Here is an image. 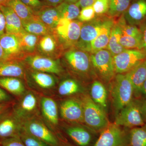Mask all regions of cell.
Segmentation results:
<instances>
[{
    "mask_svg": "<svg viewBox=\"0 0 146 146\" xmlns=\"http://www.w3.org/2000/svg\"><path fill=\"white\" fill-rule=\"evenodd\" d=\"M83 110L84 124L97 132H100L110 122L104 110L92 100L89 94L79 95Z\"/></svg>",
    "mask_w": 146,
    "mask_h": 146,
    "instance_id": "cell-1",
    "label": "cell"
},
{
    "mask_svg": "<svg viewBox=\"0 0 146 146\" xmlns=\"http://www.w3.org/2000/svg\"><path fill=\"white\" fill-rule=\"evenodd\" d=\"M112 81L110 95L112 106L117 114L133 100L134 90L131 82L125 74H116Z\"/></svg>",
    "mask_w": 146,
    "mask_h": 146,
    "instance_id": "cell-2",
    "label": "cell"
},
{
    "mask_svg": "<svg viewBox=\"0 0 146 146\" xmlns=\"http://www.w3.org/2000/svg\"><path fill=\"white\" fill-rule=\"evenodd\" d=\"M41 96L35 91L27 90L23 95L15 100L12 108L23 123L40 115Z\"/></svg>",
    "mask_w": 146,
    "mask_h": 146,
    "instance_id": "cell-3",
    "label": "cell"
},
{
    "mask_svg": "<svg viewBox=\"0 0 146 146\" xmlns=\"http://www.w3.org/2000/svg\"><path fill=\"white\" fill-rule=\"evenodd\" d=\"M83 24L78 20L60 18L54 31L60 44L67 48L75 46L79 39Z\"/></svg>",
    "mask_w": 146,
    "mask_h": 146,
    "instance_id": "cell-4",
    "label": "cell"
},
{
    "mask_svg": "<svg viewBox=\"0 0 146 146\" xmlns=\"http://www.w3.org/2000/svg\"><path fill=\"white\" fill-rule=\"evenodd\" d=\"M91 63L94 72L105 83L112 81L116 75L113 56L108 50L102 49L92 54Z\"/></svg>",
    "mask_w": 146,
    "mask_h": 146,
    "instance_id": "cell-5",
    "label": "cell"
},
{
    "mask_svg": "<svg viewBox=\"0 0 146 146\" xmlns=\"http://www.w3.org/2000/svg\"><path fill=\"white\" fill-rule=\"evenodd\" d=\"M65 58L71 70L83 78H88L94 70L91 56L77 48L68 51L65 53Z\"/></svg>",
    "mask_w": 146,
    "mask_h": 146,
    "instance_id": "cell-6",
    "label": "cell"
},
{
    "mask_svg": "<svg viewBox=\"0 0 146 146\" xmlns=\"http://www.w3.org/2000/svg\"><path fill=\"white\" fill-rule=\"evenodd\" d=\"M100 133L93 146H130L129 130L124 129L114 123L110 122Z\"/></svg>",
    "mask_w": 146,
    "mask_h": 146,
    "instance_id": "cell-7",
    "label": "cell"
},
{
    "mask_svg": "<svg viewBox=\"0 0 146 146\" xmlns=\"http://www.w3.org/2000/svg\"><path fill=\"white\" fill-rule=\"evenodd\" d=\"M62 131L76 146H93L97 132L83 124L66 122L60 124Z\"/></svg>",
    "mask_w": 146,
    "mask_h": 146,
    "instance_id": "cell-8",
    "label": "cell"
},
{
    "mask_svg": "<svg viewBox=\"0 0 146 146\" xmlns=\"http://www.w3.org/2000/svg\"><path fill=\"white\" fill-rule=\"evenodd\" d=\"M114 123L127 128H133L145 124L141 114V100H133L117 114Z\"/></svg>",
    "mask_w": 146,
    "mask_h": 146,
    "instance_id": "cell-9",
    "label": "cell"
},
{
    "mask_svg": "<svg viewBox=\"0 0 146 146\" xmlns=\"http://www.w3.org/2000/svg\"><path fill=\"white\" fill-rule=\"evenodd\" d=\"M23 129L32 136L51 146H59V137L47 126L40 115L23 122Z\"/></svg>",
    "mask_w": 146,
    "mask_h": 146,
    "instance_id": "cell-10",
    "label": "cell"
},
{
    "mask_svg": "<svg viewBox=\"0 0 146 146\" xmlns=\"http://www.w3.org/2000/svg\"><path fill=\"white\" fill-rule=\"evenodd\" d=\"M41 117L52 131L58 136L61 134L59 120V108L57 102L52 97L41 96L40 103Z\"/></svg>",
    "mask_w": 146,
    "mask_h": 146,
    "instance_id": "cell-11",
    "label": "cell"
},
{
    "mask_svg": "<svg viewBox=\"0 0 146 146\" xmlns=\"http://www.w3.org/2000/svg\"><path fill=\"white\" fill-rule=\"evenodd\" d=\"M146 59V54L141 50L126 49L113 56L116 74H126Z\"/></svg>",
    "mask_w": 146,
    "mask_h": 146,
    "instance_id": "cell-12",
    "label": "cell"
},
{
    "mask_svg": "<svg viewBox=\"0 0 146 146\" xmlns=\"http://www.w3.org/2000/svg\"><path fill=\"white\" fill-rule=\"evenodd\" d=\"M12 107L0 115V141L19 137L23 130V122L17 117Z\"/></svg>",
    "mask_w": 146,
    "mask_h": 146,
    "instance_id": "cell-13",
    "label": "cell"
},
{
    "mask_svg": "<svg viewBox=\"0 0 146 146\" xmlns=\"http://www.w3.org/2000/svg\"><path fill=\"white\" fill-rule=\"evenodd\" d=\"M60 117L65 122L83 124L82 104L78 97H72L61 101L59 106Z\"/></svg>",
    "mask_w": 146,
    "mask_h": 146,
    "instance_id": "cell-14",
    "label": "cell"
},
{
    "mask_svg": "<svg viewBox=\"0 0 146 146\" xmlns=\"http://www.w3.org/2000/svg\"><path fill=\"white\" fill-rule=\"evenodd\" d=\"M25 62L33 70L60 75L63 69L58 60L39 55L29 56Z\"/></svg>",
    "mask_w": 146,
    "mask_h": 146,
    "instance_id": "cell-15",
    "label": "cell"
},
{
    "mask_svg": "<svg viewBox=\"0 0 146 146\" xmlns=\"http://www.w3.org/2000/svg\"><path fill=\"white\" fill-rule=\"evenodd\" d=\"M103 22L104 21L96 20L83 23L76 48L86 52H90L91 42L99 34Z\"/></svg>",
    "mask_w": 146,
    "mask_h": 146,
    "instance_id": "cell-16",
    "label": "cell"
},
{
    "mask_svg": "<svg viewBox=\"0 0 146 146\" xmlns=\"http://www.w3.org/2000/svg\"><path fill=\"white\" fill-rule=\"evenodd\" d=\"M0 44L4 52L5 60H21L23 57V52L15 35L5 33L0 38Z\"/></svg>",
    "mask_w": 146,
    "mask_h": 146,
    "instance_id": "cell-17",
    "label": "cell"
},
{
    "mask_svg": "<svg viewBox=\"0 0 146 146\" xmlns=\"http://www.w3.org/2000/svg\"><path fill=\"white\" fill-rule=\"evenodd\" d=\"M123 15L129 25H139L146 18V0H135Z\"/></svg>",
    "mask_w": 146,
    "mask_h": 146,
    "instance_id": "cell-18",
    "label": "cell"
},
{
    "mask_svg": "<svg viewBox=\"0 0 146 146\" xmlns=\"http://www.w3.org/2000/svg\"><path fill=\"white\" fill-rule=\"evenodd\" d=\"M114 24V21L112 19L104 21L99 34L91 42L90 52L94 53L107 48L111 30Z\"/></svg>",
    "mask_w": 146,
    "mask_h": 146,
    "instance_id": "cell-19",
    "label": "cell"
},
{
    "mask_svg": "<svg viewBox=\"0 0 146 146\" xmlns=\"http://www.w3.org/2000/svg\"><path fill=\"white\" fill-rule=\"evenodd\" d=\"M0 10L5 17L6 33L17 35L24 30L21 19L12 9L7 5H0Z\"/></svg>",
    "mask_w": 146,
    "mask_h": 146,
    "instance_id": "cell-20",
    "label": "cell"
},
{
    "mask_svg": "<svg viewBox=\"0 0 146 146\" xmlns=\"http://www.w3.org/2000/svg\"><path fill=\"white\" fill-rule=\"evenodd\" d=\"M125 74L133 85L134 96L139 98L141 87L146 79V59Z\"/></svg>",
    "mask_w": 146,
    "mask_h": 146,
    "instance_id": "cell-21",
    "label": "cell"
},
{
    "mask_svg": "<svg viewBox=\"0 0 146 146\" xmlns=\"http://www.w3.org/2000/svg\"><path fill=\"white\" fill-rule=\"evenodd\" d=\"M25 75V70L21 60L0 61V77H13L21 79L24 78Z\"/></svg>",
    "mask_w": 146,
    "mask_h": 146,
    "instance_id": "cell-22",
    "label": "cell"
},
{
    "mask_svg": "<svg viewBox=\"0 0 146 146\" xmlns=\"http://www.w3.org/2000/svg\"><path fill=\"white\" fill-rule=\"evenodd\" d=\"M0 87L18 98L27 90L21 78L13 77H0Z\"/></svg>",
    "mask_w": 146,
    "mask_h": 146,
    "instance_id": "cell-23",
    "label": "cell"
},
{
    "mask_svg": "<svg viewBox=\"0 0 146 146\" xmlns=\"http://www.w3.org/2000/svg\"><path fill=\"white\" fill-rule=\"evenodd\" d=\"M60 44L54 33L41 36L37 47L39 51L47 56H54Z\"/></svg>",
    "mask_w": 146,
    "mask_h": 146,
    "instance_id": "cell-24",
    "label": "cell"
},
{
    "mask_svg": "<svg viewBox=\"0 0 146 146\" xmlns=\"http://www.w3.org/2000/svg\"><path fill=\"white\" fill-rule=\"evenodd\" d=\"M35 15L50 29L54 31L61 17L56 7H45L35 12Z\"/></svg>",
    "mask_w": 146,
    "mask_h": 146,
    "instance_id": "cell-25",
    "label": "cell"
},
{
    "mask_svg": "<svg viewBox=\"0 0 146 146\" xmlns=\"http://www.w3.org/2000/svg\"><path fill=\"white\" fill-rule=\"evenodd\" d=\"M57 94L60 97H74L84 93L81 84L74 79L68 78L60 82L57 89Z\"/></svg>",
    "mask_w": 146,
    "mask_h": 146,
    "instance_id": "cell-26",
    "label": "cell"
},
{
    "mask_svg": "<svg viewBox=\"0 0 146 146\" xmlns=\"http://www.w3.org/2000/svg\"><path fill=\"white\" fill-rule=\"evenodd\" d=\"M22 24L25 31L37 36H43L54 33V31L46 25L35 15L30 20L22 22Z\"/></svg>",
    "mask_w": 146,
    "mask_h": 146,
    "instance_id": "cell-27",
    "label": "cell"
},
{
    "mask_svg": "<svg viewBox=\"0 0 146 146\" xmlns=\"http://www.w3.org/2000/svg\"><path fill=\"white\" fill-rule=\"evenodd\" d=\"M33 71L31 76L37 87L43 91H49L54 88L56 80L53 76L49 73Z\"/></svg>",
    "mask_w": 146,
    "mask_h": 146,
    "instance_id": "cell-28",
    "label": "cell"
},
{
    "mask_svg": "<svg viewBox=\"0 0 146 146\" xmlns=\"http://www.w3.org/2000/svg\"><path fill=\"white\" fill-rule=\"evenodd\" d=\"M90 96L96 103L104 109L107 106V89L101 82L96 80L92 84Z\"/></svg>",
    "mask_w": 146,
    "mask_h": 146,
    "instance_id": "cell-29",
    "label": "cell"
},
{
    "mask_svg": "<svg viewBox=\"0 0 146 146\" xmlns=\"http://www.w3.org/2000/svg\"><path fill=\"white\" fill-rule=\"evenodd\" d=\"M121 36V30L119 25L118 23H115L111 30L109 43L107 48V50L111 53L113 56L126 50L120 44V39Z\"/></svg>",
    "mask_w": 146,
    "mask_h": 146,
    "instance_id": "cell-30",
    "label": "cell"
},
{
    "mask_svg": "<svg viewBox=\"0 0 146 146\" xmlns=\"http://www.w3.org/2000/svg\"><path fill=\"white\" fill-rule=\"evenodd\" d=\"M23 52H32L37 46L41 36L27 32L24 30L16 35Z\"/></svg>",
    "mask_w": 146,
    "mask_h": 146,
    "instance_id": "cell-31",
    "label": "cell"
},
{
    "mask_svg": "<svg viewBox=\"0 0 146 146\" xmlns=\"http://www.w3.org/2000/svg\"><path fill=\"white\" fill-rule=\"evenodd\" d=\"M5 5L12 9L21 19L22 22L30 20L35 15L33 9L20 0H9Z\"/></svg>",
    "mask_w": 146,
    "mask_h": 146,
    "instance_id": "cell-32",
    "label": "cell"
},
{
    "mask_svg": "<svg viewBox=\"0 0 146 146\" xmlns=\"http://www.w3.org/2000/svg\"><path fill=\"white\" fill-rule=\"evenodd\" d=\"M60 13L61 18L75 20L78 18L80 7L76 3H70L63 2L56 7Z\"/></svg>",
    "mask_w": 146,
    "mask_h": 146,
    "instance_id": "cell-33",
    "label": "cell"
},
{
    "mask_svg": "<svg viewBox=\"0 0 146 146\" xmlns=\"http://www.w3.org/2000/svg\"><path fill=\"white\" fill-rule=\"evenodd\" d=\"M130 146H146V123L129 130Z\"/></svg>",
    "mask_w": 146,
    "mask_h": 146,
    "instance_id": "cell-34",
    "label": "cell"
},
{
    "mask_svg": "<svg viewBox=\"0 0 146 146\" xmlns=\"http://www.w3.org/2000/svg\"><path fill=\"white\" fill-rule=\"evenodd\" d=\"M132 0H110L108 13L111 17L123 14L129 7Z\"/></svg>",
    "mask_w": 146,
    "mask_h": 146,
    "instance_id": "cell-35",
    "label": "cell"
},
{
    "mask_svg": "<svg viewBox=\"0 0 146 146\" xmlns=\"http://www.w3.org/2000/svg\"><path fill=\"white\" fill-rule=\"evenodd\" d=\"M123 14L117 23L121 30L122 35L133 37L141 36V30L135 25L126 24V21Z\"/></svg>",
    "mask_w": 146,
    "mask_h": 146,
    "instance_id": "cell-36",
    "label": "cell"
},
{
    "mask_svg": "<svg viewBox=\"0 0 146 146\" xmlns=\"http://www.w3.org/2000/svg\"><path fill=\"white\" fill-rule=\"evenodd\" d=\"M141 36H133L122 35L120 39V44L125 49L140 50L141 45Z\"/></svg>",
    "mask_w": 146,
    "mask_h": 146,
    "instance_id": "cell-37",
    "label": "cell"
},
{
    "mask_svg": "<svg viewBox=\"0 0 146 146\" xmlns=\"http://www.w3.org/2000/svg\"><path fill=\"white\" fill-rule=\"evenodd\" d=\"M19 137L25 146H52L32 136L23 129Z\"/></svg>",
    "mask_w": 146,
    "mask_h": 146,
    "instance_id": "cell-38",
    "label": "cell"
},
{
    "mask_svg": "<svg viewBox=\"0 0 146 146\" xmlns=\"http://www.w3.org/2000/svg\"><path fill=\"white\" fill-rule=\"evenodd\" d=\"M93 6L82 8L78 16V20L82 23H87L92 21L96 16Z\"/></svg>",
    "mask_w": 146,
    "mask_h": 146,
    "instance_id": "cell-39",
    "label": "cell"
},
{
    "mask_svg": "<svg viewBox=\"0 0 146 146\" xmlns=\"http://www.w3.org/2000/svg\"><path fill=\"white\" fill-rule=\"evenodd\" d=\"M92 6L96 14L102 15L108 12L110 0H97Z\"/></svg>",
    "mask_w": 146,
    "mask_h": 146,
    "instance_id": "cell-40",
    "label": "cell"
},
{
    "mask_svg": "<svg viewBox=\"0 0 146 146\" xmlns=\"http://www.w3.org/2000/svg\"><path fill=\"white\" fill-rule=\"evenodd\" d=\"M0 146H25L19 137L5 139L0 141Z\"/></svg>",
    "mask_w": 146,
    "mask_h": 146,
    "instance_id": "cell-41",
    "label": "cell"
},
{
    "mask_svg": "<svg viewBox=\"0 0 146 146\" xmlns=\"http://www.w3.org/2000/svg\"><path fill=\"white\" fill-rule=\"evenodd\" d=\"M12 97L9 94L8 92L0 87V104L14 101Z\"/></svg>",
    "mask_w": 146,
    "mask_h": 146,
    "instance_id": "cell-42",
    "label": "cell"
},
{
    "mask_svg": "<svg viewBox=\"0 0 146 146\" xmlns=\"http://www.w3.org/2000/svg\"><path fill=\"white\" fill-rule=\"evenodd\" d=\"M26 5L32 9L39 8L42 5V2L39 0H20Z\"/></svg>",
    "mask_w": 146,
    "mask_h": 146,
    "instance_id": "cell-43",
    "label": "cell"
},
{
    "mask_svg": "<svg viewBox=\"0 0 146 146\" xmlns=\"http://www.w3.org/2000/svg\"><path fill=\"white\" fill-rule=\"evenodd\" d=\"M141 45L140 50L146 54V23L141 29Z\"/></svg>",
    "mask_w": 146,
    "mask_h": 146,
    "instance_id": "cell-44",
    "label": "cell"
},
{
    "mask_svg": "<svg viewBox=\"0 0 146 146\" xmlns=\"http://www.w3.org/2000/svg\"><path fill=\"white\" fill-rule=\"evenodd\" d=\"M6 33V21L3 13L0 10V38Z\"/></svg>",
    "mask_w": 146,
    "mask_h": 146,
    "instance_id": "cell-45",
    "label": "cell"
},
{
    "mask_svg": "<svg viewBox=\"0 0 146 146\" xmlns=\"http://www.w3.org/2000/svg\"><path fill=\"white\" fill-rule=\"evenodd\" d=\"M97 0H79L77 3H76L77 5L80 8H82L86 7L92 6Z\"/></svg>",
    "mask_w": 146,
    "mask_h": 146,
    "instance_id": "cell-46",
    "label": "cell"
},
{
    "mask_svg": "<svg viewBox=\"0 0 146 146\" xmlns=\"http://www.w3.org/2000/svg\"><path fill=\"white\" fill-rule=\"evenodd\" d=\"M15 102V100L9 102L0 104V115L13 107Z\"/></svg>",
    "mask_w": 146,
    "mask_h": 146,
    "instance_id": "cell-47",
    "label": "cell"
},
{
    "mask_svg": "<svg viewBox=\"0 0 146 146\" xmlns=\"http://www.w3.org/2000/svg\"><path fill=\"white\" fill-rule=\"evenodd\" d=\"M141 110L143 119L146 123V98L141 100Z\"/></svg>",
    "mask_w": 146,
    "mask_h": 146,
    "instance_id": "cell-48",
    "label": "cell"
},
{
    "mask_svg": "<svg viewBox=\"0 0 146 146\" xmlns=\"http://www.w3.org/2000/svg\"><path fill=\"white\" fill-rule=\"evenodd\" d=\"M59 138L60 139V143L58 146H76L68 141V139L64 137L63 135Z\"/></svg>",
    "mask_w": 146,
    "mask_h": 146,
    "instance_id": "cell-49",
    "label": "cell"
},
{
    "mask_svg": "<svg viewBox=\"0 0 146 146\" xmlns=\"http://www.w3.org/2000/svg\"><path fill=\"white\" fill-rule=\"evenodd\" d=\"M48 4L52 7H56L64 1V0H44Z\"/></svg>",
    "mask_w": 146,
    "mask_h": 146,
    "instance_id": "cell-50",
    "label": "cell"
},
{
    "mask_svg": "<svg viewBox=\"0 0 146 146\" xmlns=\"http://www.w3.org/2000/svg\"><path fill=\"white\" fill-rule=\"evenodd\" d=\"M142 96L143 99L146 98V79L140 91V97Z\"/></svg>",
    "mask_w": 146,
    "mask_h": 146,
    "instance_id": "cell-51",
    "label": "cell"
},
{
    "mask_svg": "<svg viewBox=\"0 0 146 146\" xmlns=\"http://www.w3.org/2000/svg\"><path fill=\"white\" fill-rule=\"evenodd\" d=\"M5 60V56L2 47L0 44V61Z\"/></svg>",
    "mask_w": 146,
    "mask_h": 146,
    "instance_id": "cell-52",
    "label": "cell"
},
{
    "mask_svg": "<svg viewBox=\"0 0 146 146\" xmlns=\"http://www.w3.org/2000/svg\"><path fill=\"white\" fill-rule=\"evenodd\" d=\"M65 2L70 3H76L79 0H64Z\"/></svg>",
    "mask_w": 146,
    "mask_h": 146,
    "instance_id": "cell-53",
    "label": "cell"
},
{
    "mask_svg": "<svg viewBox=\"0 0 146 146\" xmlns=\"http://www.w3.org/2000/svg\"><path fill=\"white\" fill-rule=\"evenodd\" d=\"M9 0H0V5H5Z\"/></svg>",
    "mask_w": 146,
    "mask_h": 146,
    "instance_id": "cell-54",
    "label": "cell"
}]
</instances>
